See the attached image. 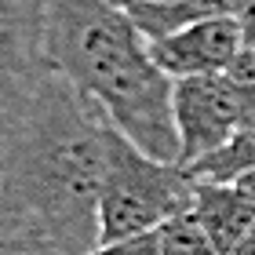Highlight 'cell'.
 Instances as JSON below:
<instances>
[{"label": "cell", "instance_id": "9c48e42d", "mask_svg": "<svg viewBox=\"0 0 255 255\" xmlns=\"http://www.w3.org/2000/svg\"><path fill=\"white\" fill-rule=\"evenodd\" d=\"M157 241H160V255H219L208 234L201 230V223L193 219V212L168 219L157 230Z\"/></svg>", "mask_w": 255, "mask_h": 255}, {"label": "cell", "instance_id": "ba28073f", "mask_svg": "<svg viewBox=\"0 0 255 255\" xmlns=\"http://www.w3.org/2000/svg\"><path fill=\"white\" fill-rule=\"evenodd\" d=\"M193 179H212V182H241L255 171V121L245 124L237 135H230L215 153L201 157L197 164L186 168Z\"/></svg>", "mask_w": 255, "mask_h": 255}, {"label": "cell", "instance_id": "6da1fadb", "mask_svg": "<svg viewBox=\"0 0 255 255\" xmlns=\"http://www.w3.org/2000/svg\"><path fill=\"white\" fill-rule=\"evenodd\" d=\"M106 128L99 102L51 69L0 135V212L33 223L62 255H88L99 245Z\"/></svg>", "mask_w": 255, "mask_h": 255}, {"label": "cell", "instance_id": "30bf717a", "mask_svg": "<svg viewBox=\"0 0 255 255\" xmlns=\"http://www.w3.org/2000/svg\"><path fill=\"white\" fill-rule=\"evenodd\" d=\"M226 77L234 84V91L241 95V102H245V113L252 124L255 121V40H245V48L234 59V66L226 69Z\"/></svg>", "mask_w": 255, "mask_h": 255}, {"label": "cell", "instance_id": "277c9868", "mask_svg": "<svg viewBox=\"0 0 255 255\" xmlns=\"http://www.w3.org/2000/svg\"><path fill=\"white\" fill-rule=\"evenodd\" d=\"M48 73V0H0V135Z\"/></svg>", "mask_w": 255, "mask_h": 255}, {"label": "cell", "instance_id": "8fae6325", "mask_svg": "<svg viewBox=\"0 0 255 255\" xmlns=\"http://www.w3.org/2000/svg\"><path fill=\"white\" fill-rule=\"evenodd\" d=\"M88 255H160V241H157V230H153V234H138V237L110 241V245H95Z\"/></svg>", "mask_w": 255, "mask_h": 255}, {"label": "cell", "instance_id": "9a60e30c", "mask_svg": "<svg viewBox=\"0 0 255 255\" xmlns=\"http://www.w3.org/2000/svg\"><path fill=\"white\" fill-rule=\"evenodd\" d=\"M0 186H4V157H0Z\"/></svg>", "mask_w": 255, "mask_h": 255}, {"label": "cell", "instance_id": "52a82bcc", "mask_svg": "<svg viewBox=\"0 0 255 255\" xmlns=\"http://www.w3.org/2000/svg\"><path fill=\"white\" fill-rule=\"evenodd\" d=\"M193 219L201 223L208 241L215 245L219 255H230L241 237L255 226V197H248L237 182H212V179H193Z\"/></svg>", "mask_w": 255, "mask_h": 255}, {"label": "cell", "instance_id": "7a4b0ae2", "mask_svg": "<svg viewBox=\"0 0 255 255\" xmlns=\"http://www.w3.org/2000/svg\"><path fill=\"white\" fill-rule=\"evenodd\" d=\"M48 66L99 102L142 153L179 164L171 80L113 0H48Z\"/></svg>", "mask_w": 255, "mask_h": 255}, {"label": "cell", "instance_id": "8992f818", "mask_svg": "<svg viewBox=\"0 0 255 255\" xmlns=\"http://www.w3.org/2000/svg\"><path fill=\"white\" fill-rule=\"evenodd\" d=\"M245 48V26L237 15L201 18L171 37L149 40V55L171 80L182 77H219Z\"/></svg>", "mask_w": 255, "mask_h": 255}, {"label": "cell", "instance_id": "3957f363", "mask_svg": "<svg viewBox=\"0 0 255 255\" xmlns=\"http://www.w3.org/2000/svg\"><path fill=\"white\" fill-rule=\"evenodd\" d=\"M193 204V175L142 153L117 128H106V168L99 186V245L153 234Z\"/></svg>", "mask_w": 255, "mask_h": 255}, {"label": "cell", "instance_id": "4fadbf2b", "mask_svg": "<svg viewBox=\"0 0 255 255\" xmlns=\"http://www.w3.org/2000/svg\"><path fill=\"white\" fill-rule=\"evenodd\" d=\"M230 255H255V226L248 230L245 237H241V245H237L234 252H230Z\"/></svg>", "mask_w": 255, "mask_h": 255}, {"label": "cell", "instance_id": "7c38bea8", "mask_svg": "<svg viewBox=\"0 0 255 255\" xmlns=\"http://www.w3.org/2000/svg\"><path fill=\"white\" fill-rule=\"evenodd\" d=\"M241 26H245V40H255V0H241Z\"/></svg>", "mask_w": 255, "mask_h": 255}, {"label": "cell", "instance_id": "5bb4252c", "mask_svg": "<svg viewBox=\"0 0 255 255\" xmlns=\"http://www.w3.org/2000/svg\"><path fill=\"white\" fill-rule=\"evenodd\" d=\"M113 4H179V0H113Z\"/></svg>", "mask_w": 255, "mask_h": 255}, {"label": "cell", "instance_id": "5b68a950", "mask_svg": "<svg viewBox=\"0 0 255 255\" xmlns=\"http://www.w3.org/2000/svg\"><path fill=\"white\" fill-rule=\"evenodd\" d=\"M171 117L179 131V164L190 168L215 153L230 135L248 124L245 102L226 73L219 77H182L171 88Z\"/></svg>", "mask_w": 255, "mask_h": 255}]
</instances>
